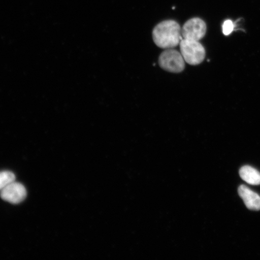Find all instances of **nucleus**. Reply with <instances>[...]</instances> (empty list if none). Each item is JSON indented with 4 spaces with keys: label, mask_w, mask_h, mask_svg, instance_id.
Listing matches in <instances>:
<instances>
[{
    "label": "nucleus",
    "mask_w": 260,
    "mask_h": 260,
    "mask_svg": "<svg viewBox=\"0 0 260 260\" xmlns=\"http://www.w3.org/2000/svg\"><path fill=\"white\" fill-rule=\"evenodd\" d=\"M207 26L200 18H194L188 20L181 29V36L186 40L199 41L206 34Z\"/></svg>",
    "instance_id": "nucleus-4"
},
{
    "label": "nucleus",
    "mask_w": 260,
    "mask_h": 260,
    "mask_svg": "<svg viewBox=\"0 0 260 260\" xmlns=\"http://www.w3.org/2000/svg\"><path fill=\"white\" fill-rule=\"evenodd\" d=\"M239 174L242 180L246 183L252 185L260 184L259 172L249 166H245L240 169Z\"/></svg>",
    "instance_id": "nucleus-7"
},
{
    "label": "nucleus",
    "mask_w": 260,
    "mask_h": 260,
    "mask_svg": "<svg viewBox=\"0 0 260 260\" xmlns=\"http://www.w3.org/2000/svg\"><path fill=\"white\" fill-rule=\"evenodd\" d=\"M152 38L157 46L164 49L176 47L183 39L180 25L173 20L164 21L156 25Z\"/></svg>",
    "instance_id": "nucleus-1"
},
{
    "label": "nucleus",
    "mask_w": 260,
    "mask_h": 260,
    "mask_svg": "<svg viewBox=\"0 0 260 260\" xmlns=\"http://www.w3.org/2000/svg\"><path fill=\"white\" fill-rule=\"evenodd\" d=\"M0 197L8 203L18 204L25 199L27 190L23 185L14 181L0 191Z\"/></svg>",
    "instance_id": "nucleus-5"
},
{
    "label": "nucleus",
    "mask_w": 260,
    "mask_h": 260,
    "mask_svg": "<svg viewBox=\"0 0 260 260\" xmlns=\"http://www.w3.org/2000/svg\"><path fill=\"white\" fill-rule=\"evenodd\" d=\"M158 62L162 69L170 73H181L185 68V60L181 53L171 48L162 52Z\"/></svg>",
    "instance_id": "nucleus-3"
},
{
    "label": "nucleus",
    "mask_w": 260,
    "mask_h": 260,
    "mask_svg": "<svg viewBox=\"0 0 260 260\" xmlns=\"http://www.w3.org/2000/svg\"><path fill=\"white\" fill-rule=\"evenodd\" d=\"M180 46L182 56L189 64H199L206 57V50L199 41L182 39Z\"/></svg>",
    "instance_id": "nucleus-2"
},
{
    "label": "nucleus",
    "mask_w": 260,
    "mask_h": 260,
    "mask_svg": "<svg viewBox=\"0 0 260 260\" xmlns=\"http://www.w3.org/2000/svg\"><path fill=\"white\" fill-rule=\"evenodd\" d=\"M238 192L248 209L255 211L260 210V197L257 193L249 189L245 185L239 187Z\"/></svg>",
    "instance_id": "nucleus-6"
},
{
    "label": "nucleus",
    "mask_w": 260,
    "mask_h": 260,
    "mask_svg": "<svg viewBox=\"0 0 260 260\" xmlns=\"http://www.w3.org/2000/svg\"><path fill=\"white\" fill-rule=\"evenodd\" d=\"M15 181V175L11 171L0 172V191Z\"/></svg>",
    "instance_id": "nucleus-8"
},
{
    "label": "nucleus",
    "mask_w": 260,
    "mask_h": 260,
    "mask_svg": "<svg viewBox=\"0 0 260 260\" xmlns=\"http://www.w3.org/2000/svg\"><path fill=\"white\" fill-rule=\"evenodd\" d=\"M234 28H235V24H233L232 21L226 20L223 22L222 26L223 34L225 35H229L232 34Z\"/></svg>",
    "instance_id": "nucleus-9"
}]
</instances>
